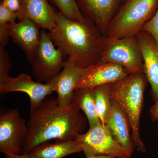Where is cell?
<instances>
[{
  "label": "cell",
  "mask_w": 158,
  "mask_h": 158,
  "mask_svg": "<svg viewBox=\"0 0 158 158\" xmlns=\"http://www.w3.org/2000/svg\"><path fill=\"white\" fill-rule=\"evenodd\" d=\"M27 125V134L22 154H27L37 145L53 139L75 140L77 136L83 134L87 121L73 104L61 107L57 98H47L38 108L30 112Z\"/></svg>",
  "instance_id": "cell-1"
},
{
  "label": "cell",
  "mask_w": 158,
  "mask_h": 158,
  "mask_svg": "<svg viewBox=\"0 0 158 158\" xmlns=\"http://www.w3.org/2000/svg\"><path fill=\"white\" fill-rule=\"evenodd\" d=\"M55 19L56 26L48 35L65 56L74 59L82 68L100 62L104 35L92 21L72 20L56 10Z\"/></svg>",
  "instance_id": "cell-2"
},
{
  "label": "cell",
  "mask_w": 158,
  "mask_h": 158,
  "mask_svg": "<svg viewBox=\"0 0 158 158\" xmlns=\"http://www.w3.org/2000/svg\"><path fill=\"white\" fill-rule=\"evenodd\" d=\"M147 82L144 73H133L108 85L111 98L121 107L127 116L135 147L142 153L146 152V148L140 135V117Z\"/></svg>",
  "instance_id": "cell-3"
},
{
  "label": "cell",
  "mask_w": 158,
  "mask_h": 158,
  "mask_svg": "<svg viewBox=\"0 0 158 158\" xmlns=\"http://www.w3.org/2000/svg\"><path fill=\"white\" fill-rule=\"evenodd\" d=\"M158 7V0H124L105 36L112 38L137 36L154 16Z\"/></svg>",
  "instance_id": "cell-4"
},
{
  "label": "cell",
  "mask_w": 158,
  "mask_h": 158,
  "mask_svg": "<svg viewBox=\"0 0 158 158\" xmlns=\"http://www.w3.org/2000/svg\"><path fill=\"white\" fill-rule=\"evenodd\" d=\"M100 62L117 64L131 73H144L143 56L136 36L121 38L104 36Z\"/></svg>",
  "instance_id": "cell-5"
},
{
  "label": "cell",
  "mask_w": 158,
  "mask_h": 158,
  "mask_svg": "<svg viewBox=\"0 0 158 158\" xmlns=\"http://www.w3.org/2000/svg\"><path fill=\"white\" fill-rule=\"evenodd\" d=\"M55 45L47 33L42 30L39 47L30 62L33 74L38 82L50 81L59 75L64 67L65 56Z\"/></svg>",
  "instance_id": "cell-6"
},
{
  "label": "cell",
  "mask_w": 158,
  "mask_h": 158,
  "mask_svg": "<svg viewBox=\"0 0 158 158\" xmlns=\"http://www.w3.org/2000/svg\"><path fill=\"white\" fill-rule=\"evenodd\" d=\"M86 158L107 156L116 158H130L127 152L115 141L105 125L102 123L89 127L88 131L77 136Z\"/></svg>",
  "instance_id": "cell-7"
},
{
  "label": "cell",
  "mask_w": 158,
  "mask_h": 158,
  "mask_svg": "<svg viewBox=\"0 0 158 158\" xmlns=\"http://www.w3.org/2000/svg\"><path fill=\"white\" fill-rule=\"evenodd\" d=\"M27 134V125L18 110H9L0 115V152L20 154Z\"/></svg>",
  "instance_id": "cell-8"
},
{
  "label": "cell",
  "mask_w": 158,
  "mask_h": 158,
  "mask_svg": "<svg viewBox=\"0 0 158 158\" xmlns=\"http://www.w3.org/2000/svg\"><path fill=\"white\" fill-rule=\"evenodd\" d=\"M11 92H23L30 99V112L36 110L47 96L54 91L52 83L45 84L35 82L27 73H22L15 77H9L6 82L0 84L1 94Z\"/></svg>",
  "instance_id": "cell-9"
},
{
  "label": "cell",
  "mask_w": 158,
  "mask_h": 158,
  "mask_svg": "<svg viewBox=\"0 0 158 158\" xmlns=\"http://www.w3.org/2000/svg\"><path fill=\"white\" fill-rule=\"evenodd\" d=\"M129 72L120 65L109 62H99L86 68L85 73L77 83L75 90L93 89L110 85L124 78Z\"/></svg>",
  "instance_id": "cell-10"
},
{
  "label": "cell",
  "mask_w": 158,
  "mask_h": 158,
  "mask_svg": "<svg viewBox=\"0 0 158 158\" xmlns=\"http://www.w3.org/2000/svg\"><path fill=\"white\" fill-rule=\"evenodd\" d=\"M85 18L91 20L105 36L110 23L124 0H75Z\"/></svg>",
  "instance_id": "cell-11"
},
{
  "label": "cell",
  "mask_w": 158,
  "mask_h": 158,
  "mask_svg": "<svg viewBox=\"0 0 158 158\" xmlns=\"http://www.w3.org/2000/svg\"><path fill=\"white\" fill-rule=\"evenodd\" d=\"M85 70L86 68L77 65L74 59L68 57L59 75L49 81L53 85L54 91L57 94V102L60 106H66L72 103L77 83Z\"/></svg>",
  "instance_id": "cell-12"
},
{
  "label": "cell",
  "mask_w": 158,
  "mask_h": 158,
  "mask_svg": "<svg viewBox=\"0 0 158 158\" xmlns=\"http://www.w3.org/2000/svg\"><path fill=\"white\" fill-rule=\"evenodd\" d=\"M144 63V73L151 87L153 96L158 100V43L147 32L137 35Z\"/></svg>",
  "instance_id": "cell-13"
},
{
  "label": "cell",
  "mask_w": 158,
  "mask_h": 158,
  "mask_svg": "<svg viewBox=\"0 0 158 158\" xmlns=\"http://www.w3.org/2000/svg\"><path fill=\"white\" fill-rule=\"evenodd\" d=\"M33 22L27 19L10 24V36L26 54L29 62L34 56L40 43L41 31Z\"/></svg>",
  "instance_id": "cell-14"
},
{
  "label": "cell",
  "mask_w": 158,
  "mask_h": 158,
  "mask_svg": "<svg viewBox=\"0 0 158 158\" xmlns=\"http://www.w3.org/2000/svg\"><path fill=\"white\" fill-rule=\"evenodd\" d=\"M113 139L131 156L134 147L129 122L123 110L112 99V109L104 125Z\"/></svg>",
  "instance_id": "cell-15"
},
{
  "label": "cell",
  "mask_w": 158,
  "mask_h": 158,
  "mask_svg": "<svg viewBox=\"0 0 158 158\" xmlns=\"http://www.w3.org/2000/svg\"><path fill=\"white\" fill-rule=\"evenodd\" d=\"M21 9L18 13L19 21L27 19L40 28L52 31L56 26L55 9L48 0H20Z\"/></svg>",
  "instance_id": "cell-16"
},
{
  "label": "cell",
  "mask_w": 158,
  "mask_h": 158,
  "mask_svg": "<svg viewBox=\"0 0 158 158\" xmlns=\"http://www.w3.org/2000/svg\"><path fill=\"white\" fill-rule=\"evenodd\" d=\"M82 151L81 145L75 140L67 141L57 140L54 143L47 142L39 144L26 155L31 158H62Z\"/></svg>",
  "instance_id": "cell-17"
},
{
  "label": "cell",
  "mask_w": 158,
  "mask_h": 158,
  "mask_svg": "<svg viewBox=\"0 0 158 158\" xmlns=\"http://www.w3.org/2000/svg\"><path fill=\"white\" fill-rule=\"evenodd\" d=\"M72 103L85 113L89 127L101 123L97 114L92 89L75 90Z\"/></svg>",
  "instance_id": "cell-18"
},
{
  "label": "cell",
  "mask_w": 158,
  "mask_h": 158,
  "mask_svg": "<svg viewBox=\"0 0 158 158\" xmlns=\"http://www.w3.org/2000/svg\"><path fill=\"white\" fill-rule=\"evenodd\" d=\"M92 90L97 114L101 123L104 125L112 109V98L108 85L98 86Z\"/></svg>",
  "instance_id": "cell-19"
},
{
  "label": "cell",
  "mask_w": 158,
  "mask_h": 158,
  "mask_svg": "<svg viewBox=\"0 0 158 158\" xmlns=\"http://www.w3.org/2000/svg\"><path fill=\"white\" fill-rule=\"evenodd\" d=\"M59 9L65 17L76 21L83 22L86 18L84 17L77 5L75 0H48Z\"/></svg>",
  "instance_id": "cell-20"
},
{
  "label": "cell",
  "mask_w": 158,
  "mask_h": 158,
  "mask_svg": "<svg viewBox=\"0 0 158 158\" xmlns=\"http://www.w3.org/2000/svg\"><path fill=\"white\" fill-rule=\"evenodd\" d=\"M11 67L9 53L5 48H0V84L5 83L9 78Z\"/></svg>",
  "instance_id": "cell-21"
},
{
  "label": "cell",
  "mask_w": 158,
  "mask_h": 158,
  "mask_svg": "<svg viewBox=\"0 0 158 158\" xmlns=\"http://www.w3.org/2000/svg\"><path fill=\"white\" fill-rule=\"evenodd\" d=\"M142 31L150 34L158 43V7L155 14L145 23Z\"/></svg>",
  "instance_id": "cell-22"
},
{
  "label": "cell",
  "mask_w": 158,
  "mask_h": 158,
  "mask_svg": "<svg viewBox=\"0 0 158 158\" xmlns=\"http://www.w3.org/2000/svg\"><path fill=\"white\" fill-rule=\"evenodd\" d=\"M18 19V14L6 8L0 3V23L13 24Z\"/></svg>",
  "instance_id": "cell-23"
},
{
  "label": "cell",
  "mask_w": 158,
  "mask_h": 158,
  "mask_svg": "<svg viewBox=\"0 0 158 158\" xmlns=\"http://www.w3.org/2000/svg\"><path fill=\"white\" fill-rule=\"evenodd\" d=\"M9 23H0V48H5L8 44L10 36Z\"/></svg>",
  "instance_id": "cell-24"
},
{
  "label": "cell",
  "mask_w": 158,
  "mask_h": 158,
  "mask_svg": "<svg viewBox=\"0 0 158 158\" xmlns=\"http://www.w3.org/2000/svg\"><path fill=\"white\" fill-rule=\"evenodd\" d=\"M1 2L13 12L19 13L21 9L20 0H2Z\"/></svg>",
  "instance_id": "cell-25"
},
{
  "label": "cell",
  "mask_w": 158,
  "mask_h": 158,
  "mask_svg": "<svg viewBox=\"0 0 158 158\" xmlns=\"http://www.w3.org/2000/svg\"><path fill=\"white\" fill-rule=\"evenodd\" d=\"M150 112L152 120H158V100L156 101L155 103L151 107Z\"/></svg>",
  "instance_id": "cell-26"
},
{
  "label": "cell",
  "mask_w": 158,
  "mask_h": 158,
  "mask_svg": "<svg viewBox=\"0 0 158 158\" xmlns=\"http://www.w3.org/2000/svg\"><path fill=\"white\" fill-rule=\"evenodd\" d=\"M6 158H31L25 154H15L12 153H7L6 154Z\"/></svg>",
  "instance_id": "cell-27"
},
{
  "label": "cell",
  "mask_w": 158,
  "mask_h": 158,
  "mask_svg": "<svg viewBox=\"0 0 158 158\" xmlns=\"http://www.w3.org/2000/svg\"><path fill=\"white\" fill-rule=\"evenodd\" d=\"M89 158H116L115 157L107 156H96Z\"/></svg>",
  "instance_id": "cell-28"
}]
</instances>
